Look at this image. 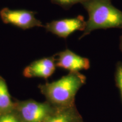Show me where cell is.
Listing matches in <instances>:
<instances>
[{
    "label": "cell",
    "mask_w": 122,
    "mask_h": 122,
    "mask_svg": "<svg viewBox=\"0 0 122 122\" xmlns=\"http://www.w3.org/2000/svg\"><path fill=\"white\" fill-rule=\"evenodd\" d=\"M86 80V76L80 72H70L58 80L40 84L39 88L54 107H68L75 105V96Z\"/></svg>",
    "instance_id": "1"
},
{
    "label": "cell",
    "mask_w": 122,
    "mask_h": 122,
    "mask_svg": "<svg viewBox=\"0 0 122 122\" xmlns=\"http://www.w3.org/2000/svg\"><path fill=\"white\" fill-rule=\"evenodd\" d=\"M54 4L64 8H69L77 4H83L88 0H51Z\"/></svg>",
    "instance_id": "12"
},
{
    "label": "cell",
    "mask_w": 122,
    "mask_h": 122,
    "mask_svg": "<svg viewBox=\"0 0 122 122\" xmlns=\"http://www.w3.org/2000/svg\"><path fill=\"white\" fill-rule=\"evenodd\" d=\"M54 108L48 101L28 100L15 102L14 111L23 122H43Z\"/></svg>",
    "instance_id": "3"
},
{
    "label": "cell",
    "mask_w": 122,
    "mask_h": 122,
    "mask_svg": "<svg viewBox=\"0 0 122 122\" xmlns=\"http://www.w3.org/2000/svg\"><path fill=\"white\" fill-rule=\"evenodd\" d=\"M56 66L68 70L70 72H79L90 68V61L66 49L56 54Z\"/></svg>",
    "instance_id": "6"
},
{
    "label": "cell",
    "mask_w": 122,
    "mask_h": 122,
    "mask_svg": "<svg viewBox=\"0 0 122 122\" xmlns=\"http://www.w3.org/2000/svg\"><path fill=\"white\" fill-rule=\"evenodd\" d=\"M86 21L82 15L75 18L55 20L47 23L44 28L48 32L59 37L67 39L70 35L76 30L84 31Z\"/></svg>",
    "instance_id": "5"
},
{
    "label": "cell",
    "mask_w": 122,
    "mask_h": 122,
    "mask_svg": "<svg viewBox=\"0 0 122 122\" xmlns=\"http://www.w3.org/2000/svg\"><path fill=\"white\" fill-rule=\"evenodd\" d=\"M43 122H84L75 105L68 107H54Z\"/></svg>",
    "instance_id": "8"
},
{
    "label": "cell",
    "mask_w": 122,
    "mask_h": 122,
    "mask_svg": "<svg viewBox=\"0 0 122 122\" xmlns=\"http://www.w3.org/2000/svg\"><path fill=\"white\" fill-rule=\"evenodd\" d=\"M56 67L55 55L33 61L24 68L23 75L27 78L40 77L46 79L54 74Z\"/></svg>",
    "instance_id": "7"
},
{
    "label": "cell",
    "mask_w": 122,
    "mask_h": 122,
    "mask_svg": "<svg viewBox=\"0 0 122 122\" xmlns=\"http://www.w3.org/2000/svg\"><path fill=\"white\" fill-rule=\"evenodd\" d=\"M15 102L12 101L4 78L0 76V115L14 111Z\"/></svg>",
    "instance_id": "9"
},
{
    "label": "cell",
    "mask_w": 122,
    "mask_h": 122,
    "mask_svg": "<svg viewBox=\"0 0 122 122\" xmlns=\"http://www.w3.org/2000/svg\"><path fill=\"white\" fill-rule=\"evenodd\" d=\"M115 80L116 85L119 89L122 100V62H117L115 72Z\"/></svg>",
    "instance_id": "10"
},
{
    "label": "cell",
    "mask_w": 122,
    "mask_h": 122,
    "mask_svg": "<svg viewBox=\"0 0 122 122\" xmlns=\"http://www.w3.org/2000/svg\"><path fill=\"white\" fill-rule=\"evenodd\" d=\"M81 5L88 19L80 39L97 30L122 28V11L112 5L111 0H88Z\"/></svg>",
    "instance_id": "2"
},
{
    "label": "cell",
    "mask_w": 122,
    "mask_h": 122,
    "mask_svg": "<svg viewBox=\"0 0 122 122\" xmlns=\"http://www.w3.org/2000/svg\"><path fill=\"white\" fill-rule=\"evenodd\" d=\"M120 49L122 53V33L120 37Z\"/></svg>",
    "instance_id": "13"
},
{
    "label": "cell",
    "mask_w": 122,
    "mask_h": 122,
    "mask_svg": "<svg viewBox=\"0 0 122 122\" xmlns=\"http://www.w3.org/2000/svg\"><path fill=\"white\" fill-rule=\"evenodd\" d=\"M36 13L27 10H11L4 7L0 11V17L5 24H9L23 30L44 27L36 16Z\"/></svg>",
    "instance_id": "4"
},
{
    "label": "cell",
    "mask_w": 122,
    "mask_h": 122,
    "mask_svg": "<svg viewBox=\"0 0 122 122\" xmlns=\"http://www.w3.org/2000/svg\"><path fill=\"white\" fill-rule=\"evenodd\" d=\"M0 122H23L14 111L0 115Z\"/></svg>",
    "instance_id": "11"
}]
</instances>
